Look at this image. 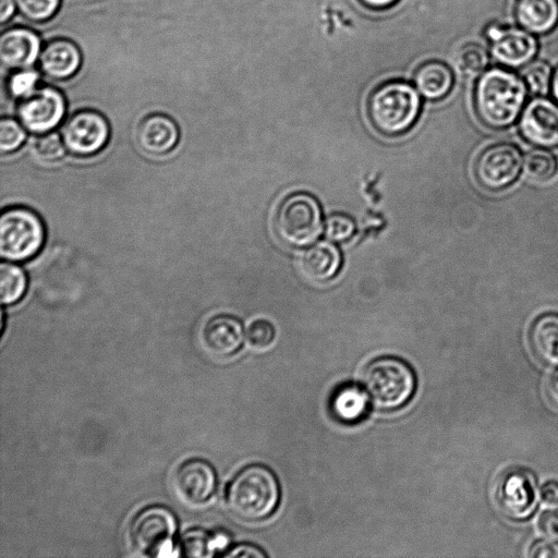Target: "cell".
<instances>
[{"label":"cell","instance_id":"cell-11","mask_svg":"<svg viewBox=\"0 0 558 558\" xmlns=\"http://www.w3.org/2000/svg\"><path fill=\"white\" fill-rule=\"evenodd\" d=\"M65 109V99L60 90L41 86L19 99L17 117L26 130L47 133L61 122Z\"/></svg>","mask_w":558,"mask_h":558},{"label":"cell","instance_id":"cell-18","mask_svg":"<svg viewBox=\"0 0 558 558\" xmlns=\"http://www.w3.org/2000/svg\"><path fill=\"white\" fill-rule=\"evenodd\" d=\"M179 135V128L173 119L162 113H154L140 122L136 142L145 154L161 156L174 148Z\"/></svg>","mask_w":558,"mask_h":558},{"label":"cell","instance_id":"cell-33","mask_svg":"<svg viewBox=\"0 0 558 558\" xmlns=\"http://www.w3.org/2000/svg\"><path fill=\"white\" fill-rule=\"evenodd\" d=\"M37 157L47 162H54L65 155V144L60 136L54 133H43L34 146Z\"/></svg>","mask_w":558,"mask_h":558},{"label":"cell","instance_id":"cell-30","mask_svg":"<svg viewBox=\"0 0 558 558\" xmlns=\"http://www.w3.org/2000/svg\"><path fill=\"white\" fill-rule=\"evenodd\" d=\"M324 235L333 243H343L355 233V223L347 215L332 214L324 221Z\"/></svg>","mask_w":558,"mask_h":558},{"label":"cell","instance_id":"cell-8","mask_svg":"<svg viewBox=\"0 0 558 558\" xmlns=\"http://www.w3.org/2000/svg\"><path fill=\"white\" fill-rule=\"evenodd\" d=\"M536 480L523 468L504 472L496 483L495 499L500 512L512 520L530 518L537 505Z\"/></svg>","mask_w":558,"mask_h":558},{"label":"cell","instance_id":"cell-23","mask_svg":"<svg viewBox=\"0 0 558 558\" xmlns=\"http://www.w3.org/2000/svg\"><path fill=\"white\" fill-rule=\"evenodd\" d=\"M368 400L366 391L361 387L352 384L343 385L332 395L330 408L339 421L351 424L365 416Z\"/></svg>","mask_w":558,"mask_h":558},{"label":"cell","instance_id":"cell-5","mask_svg":"<svg viewBox=\"0 0 558 558\" xmlns=\"http://www.w3.org/2000/svg\"><path fill=\"white\" fill-rule=\"evenodd\" d=\"M274 226L277 236L286 245L307 247L324 230L322 207L313 195L293 193L279 205Z\"/></svg>","mask_w":558,"mask_h":558},{"label":"cell","instance_id":"cell-34","mask_svg":"<svg viewBox=\"0 0 558 558\" xmlns=\"http://www.w3.org/2000/svg\"><path fill=\"white\" fill-rule=\"evenodd\" d=\"M274 339L275 328L268 320L257 319L247 328L246 341L253 349H266L272 343Z\"/></svg>","mask_w":558,"mask_h":558},{"label":"cell","instance_id":"cell-16","mask_svg":"<svg viewBox=\"0 0 558 558\" xmlns=\"http://www.w3.org/2000/svg\"><path fill=\"white\" fill-rule=\"evenodd\" d=\"M38 64L47 77L63 81L72 77L80 70L82 53L73 40L57 37L44 45L38 57Z\"/></svg>","mask_w":558,"mask_h":558},{"label":"cell","instance_id":"cell-17","mask_svg":"<svg viewBox=\"0 0 558 558\" xmlns=\"http://www.w3.org/2000/svg\"><path fill=\"white\" fill-rule=\"evenodd\" d=\"M244 330L239 319L229 315L210 318L202 330L204 351L215 357L234 354L242 345Z\"/></svg>","mask_w":558,"mask_h":558},{"label":"cell","instance_id":"cell-7","mask_svg":"<svg viewBox=\"0 0 558 558\" xmlns=\"http://www.w3.org/2000/svg\"><path fill=\"white\" fill-rule=\"evenodd\" d=\"M177 530V518L169 508L159 505L149 506L132 520L129 527L130 545L142 556H172Z\"/></svg>","mask_w":558,"mask_h":558},{"label":"cell","instance_id":"cell-19","mask_svg":"<svg viewBox=\"0 0 558 558\" xmlns=\"http://www.w3.org/2000/svg\"><path fill=\"white\" fill-rule=\"evenodd\" d=\"M342 264L338 246L329 241H318L307 246L300 257L302 274L310 280L326 282L332 279Z\"/></svg>","mask_w":558,"mask_h":558},{"label":"cell","instance_id":"cell-32","mask_svg":"<svg viewBox=\"0 0 558 558\" xmlns=\"http://www.w3.org/2000/svg\"><path fill=\"white\" fill-rule=\"evenodd\" d=\"M26 132L20 122L11 118H2L0 121V149L2 154H9L19 149L25 142Z\"/></svg>","mask_w":558,"mask_h":558},{"label":"cell","instance_id":"cell-41","mask_svg":"<svg viewBox=\"0 0 558 558\" xmlns=\"http://www.w3.org/2000/svg\"><path fill=\"white\" fill-rule=\"evenodd\" d=\"M365 7L371 9H385L395 4L398 0H360Z\"/></svg>","mask_w":558,"mask_h":558},{"label":"cell","instance_id":"cell-6","mask_svg":"<svg viewBox=\"0 0 558 558\" xmlns=\"http://www.w3.org/2000/svg\"><path fill=\"white\" fill-rule=\"evenodd\" d=\"M45 242V226L32 209L10 207L0 217V253L10 262H24L34 257Z\"/></svg>","mask_w":558,"mask_h":558},{"label":"cell","instance_id":"cell-1","mask_svg":"<svg viewBox=\"0 0 558 558\" xmlns=\"http://www.w3.org/2000/svg\"><path fill=\"white\" fill-rule=\"evenodd\" d=\"M527 87L515 73L493 68L478 78L474 92V106L478 119L486 126L500 130L512 125L520 117Z\"/></svg>","mask_w":558,"mask_h":558},{"label":"cell","instance_id":"cell-37","mask_svg":"<svg viewBox=\"0 0 558 558\" xmlns=\"http://www.w3.org/2000/svg\"><path fill=\"white\" fill-rule=\"evenodd\" d=\"M225 557L230 558H264L266 553L259 547L252 544H240L232 547L229 551H226Z\"/></svg>","mask_w":558,"mask_h":558},{"label":"cell","instance_id":"cell-31","mask_svg":"<svg viewBox=\"0 0 558 558\" xmlns=\"http://www.w3.org/2000/svg\"><path fill=\"white\" fill-rule=\"evenodd\" d=\"M38 81L39 73L32 68L14 70L7 82L8 93L12 97L21 99L37 88Z\"/></svg>","mask_w":558,"mask_h":558},{"label":"cell","instance_id":"cell-4","mask_svg":"<svg viewBox=\"0 0 558 558\" xmlns=\"http://www.w3.org/2000/svg\"><path fill=\"white\" fill-rule=\"evenodd\" d=\"M363 384L375 408L392 411L412 398L416 378L405 361L396 356H380L366 367Z\"/></svg>","mask_w":558,"mask_h":558},{"label":"cell","instance_id":"cell-38","mask_svg":"<svg viewBox=\"0 0 558 558\" xmlns=\"http://www.w3.org/2000/svg\"><path fill=\"white\" fill-rule=\"evenodd\" d=\"M541 499L548 505L558 504V482H546L539 489Z\"/></svg>","mask_w":558,"mask_h":558},{"label":"cell","instance_id":"cell-26","mask_svg":"<svg viewBox=\"0 0 558 558\" xmlns=\"http://www.w3.org/2000/svg\"><path fill=\"white\" fill-rule=\"evenodd\" d=\"M557 169L556 157L542 147L532 149L524 156L523 171L532 181L545 182L556 174Z\"/></svg>","mask_w":558,"mask_h":558},{"label":"cell","instance_id":"cell-35","mask_svg":"<svg viewBox=\"0 0 558 558\" xmlns=\"http://www.w3.org/2000/svg\"><path fill=\"white\" fill-rule=\"evenodd\" d=\"M538 530L551 539H558V510L544 512L537 521Z\"/></svg>","mask_w":558,"mask_h":558},{"label":"cell","instance_id":"cell-21","mask_svg":"<svg viewBox=\"0 0 558 558\" xmlns=\"http://www.w3.org/2000/svg\"><path fill=\"white\" fill-rule=\"evenodd\" d=\"M413 80L420 95L428 100L444 98L453 85V74L450 68L436 60L422 63L416 69Z\"/></svg>","mask_w":558,"mask_h":558},{"label":"cell","instance_id":"cell-25","mask_svg":"<svg viewBox=\"0 0 558 558\" xmlns=\"http://www.w3.org/2000/svg\"><path fill=\"white\" fill-rule=\"evenodd\" d=\"M220 535H210L201 529L187 530L181 536L180 546L182 555L186 557H209L219 544H225Z\"/></svg>","mask_w":558,"mask_h":558},{"label":"cell","instance_id":"cell-29","mask_svg":"<svg viewBox=\"0 0 558 558\" xmlns=\"http://www.w3.org/2000/svg\"><path fill=\"white\" fill-rule=\"evenodd\" d=\"M17 11L26 20L43 23L58 11L61 0H15Z\"/></svg>","mask_w":558,"mask_h":558},{"label":"cell","instance_id":"cell-10","mask_svg":"<svg viewBox=\"0 0 558 558\" xmlns=\"http://www.w3.org/2000/svg\"><path fill=\"white\" fill-rule=\"evenodd\" d=\"M110 135L107 119L98 111L83 109L71 114L63 124L62 140L76 156H92L101 150Z\"/></svg>","mask_w":558,"mask_h":558},{"label":"cell","instance_id":"cell-28","mask_svg":"<svg viewBox=\"0 0 558 558\" xmlns=\"http://www.w3.org/2000/svg\"><path fill=\"white\" fill-rule=\"evenodd\" d=\"M551 77L549 64L542 60L532 61L522 70V78L534 95H546L551 86Z\"/></svg>","mask_w":558,"mask_h":558},{"label":"cell","instance_id":"cell-42","mask_svg":"<svg viewBox=\"0 0 558 558\" xmlns=\"http://www.w3.org/2000/svg\"><path fill=\"white\" fill-rule=\"evenodd\" d=\"M550 89L554 98L558 102V68L555 70L553 74Z\"/></svg>","mask_w":558,"mask_h":558},{"label":"cell","instance_id":"cell-39","mask_svg":"<svg viewBox=\"0 0 558 558\" xmlns=\"http://www.w3.org/2000/svg\"><path fill=\"white\" fill-rule=\"evenodd\" d=\"M546 392L551 403L558 407V368L549 375L546 383Z\"/></svg>","mask_w":558,"mask_h":558},{"label":"cell","instance_id":"cell-13","mask_svg":"<svg viewBox=\"0 0 558 558\" xmlns=\"http://www.w3.org/2000/svg\"><path fill=\"white\" fill-rule=\"evenodd\" d=\"M216 484L214 468L202 459L183 462L173 475V492L177 498L187 506H197L208 500Z\"/></svg>","mask_w":558,"mask_h":558},{"label":"cell","instance_id":"cell-12","mask_svg":"<svg viewBox=\"0 0 558 558\" xmlns=\"http://www.w3.org/2000/svg\"><path fill=\"white\" fill-rule=\"evenodd\" d=\"M519 130L536 147H558V105L545 97L533 98L521 112Z\"/></svg>","mask_w":558,"mask_h":558},{"label":"cell","instance_id":"cell-15","mask_svg":"<svg viewBox=\"0 0 558 558\" xmlns=\"http://www.w3.org/2000/svg\"><path fill=\"white\" fill-rule=\"evenodd\" d=\"M41 50L36 32L26 27H11L0 36V61L10 70L32 68Z\"/></svg>","mask_w":558,"mask_h":558},{"label":"cell","instance_id":"cell-24","mask_svg":"<svg viewBox=\"0 0 558 558\" xmlns=\"http://www.w3.org/2000/svg\"><path fill=\"white\" fill-rule=\"evenodd\" d=\"M27 288L24 270L9 262L0 266V296L3 305H12L21 300Z\"/></svg>","mask_w":558,"mask_h":558},{"label":"cell","instance_id":"cell-9","mask_svg":"<svg viewBox=\"0 0 558 558\" xmlns=\"http://www.w3.org/2000/svg\"><path fill=\"white\" fill-rule=\"evenodd\" d=\"M523 168L520 149L513 144L500 143L485 148L475 162L478 183L489 191H500L511 185Z\"/></svg>","mask_w":558,"mask_h":558},{"label":"cell","instance_id":"cell-14","mask_svg":"<svg viewBox=\"0 0 558 558\" xmlns=\"http://www.w3.org/2000/svg\"><path fill=\"white\" fill-rule=\"evenodd\" d=\"M492 40V54L496 61L509 68L530 63L537 52V41L526 29L490 26L486 32Z\"/></svg>","mask_w":558,"mask_h":558},{"label":"cell","instance_id":"cell-27","mask_svg":"<svg viewBox=\"0 0 558 558\" xmlns=\"http://www.w3.org/2000/svg\"><path fill=\"white\" fill-rule=\"evenodd\" d=\"M488 53L476 43L464 44L456 54V65L468 76L478 75L488 64Z\"/></svg>","mask_w":558,"mask_h":558},{"label":"cell","instance_id":"cell-3","mask_svg":"<svg viewBox=\"0 0 558 558\" xmlns=\"http://www.w3.org/2000/svg\"><path fill=\"white\" fill-rule=\"evenodd\" d=\"M280 500V486L274 472L260 464L242 469L230 482L227 501L231 511L247 521L269 517Z\"/></svg>","mask_w":558,"mask_h":558},{"label":"cell","instance_id":"cell-2","mask_svg":"<svg viewBox=\"0 0 558 558\" xmlns=\"http://www.w3.org/2000/svg\"><path fill=\"white\" fill-rule=\"evenodd\" d=\"M421 111L420 93L410 83L388 81L377 86L367 100V117L372 126L389 137L407 133Z\"/></svg>","mask_w":558,"mask_h":558},{"label":"cell","instance_id":"cell-40","mask_svg":"<svg viewBox=\"0 0 558 558\" xmlns=\"http://www.w3.org/2000/svg\"><path fill=\"white\" fill-rule=\"evenodd\" d=\"M16 9L15 0H0V21L5 24L13 16Z\"/></svg>","mask_w":558,"mask_h":558},{"label":"cell","instance_id":"cell-36","mask_svg":"<svg viewBox=\"0 0 558 558\" xmlns=\"http://www.w3.org/2000/svg\"><path fill=\"white\" fill-rule=\"evenodd\" d=\"M532 558H558V544L550 539L535 542L529 551Z\"/></svg>","mask_w":558,"mask_h":558},{"label":"cell","instance_id":"cell-20","mask_svg":"<svg viewBox=\"0 0 558 558\" xmlns=\"http://www.w3.org/2000/svg\"><path fill=\"white\" fill-rule=\"evenodd\" d=\"M515 17L530 33H548L558 23V0H518Z\"/></svg>","mask_w":558,"mask_h":558},{"label":"cell","instance_id":"cell-22","mask_svg":"<svg viewBox=\"0 0 558 558\" xmlns=\"http://www.w3.org/2000/svg\"><path fill=\"white\" fill-rule=\"evenodd\" d=\"M534 354L544 363L558 365V314H544L535 319L530 331Z\"/></svg>","mask_w":558,"mask_h":558}]
</instances>
